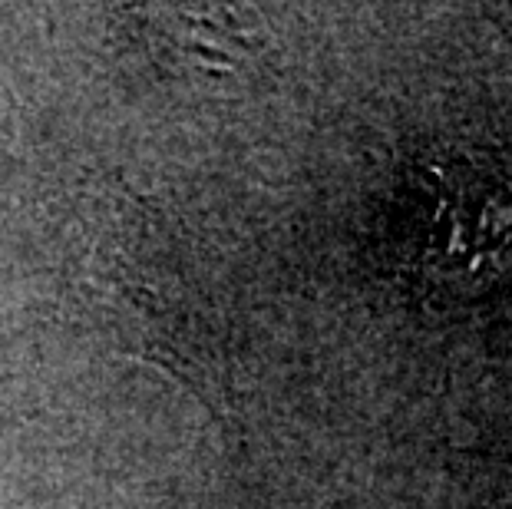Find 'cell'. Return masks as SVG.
<instances>
[{"mask_svg":"<svg viewBox=\"0 0 512 509\" xmlns=\"http://www.w3.org/2000/svg\"><path fill=\"white\" fill-rule=\"evenodd\" d=\"M76 298L123 351L192 387L212 381L215 334L205 301L139 202L106 205L103 222L90 225L76 258Z\"/></svg>","mask_w":512,"mask_h":509,"instance_id":"obj_1","label":"cell"}]
</instances>
